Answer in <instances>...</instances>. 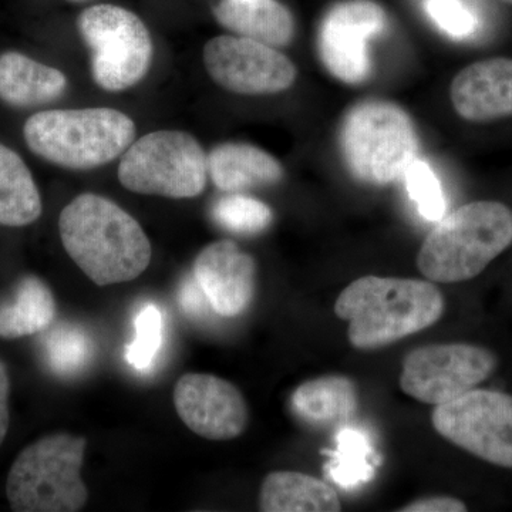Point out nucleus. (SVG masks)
I'll return each mask as SVG.
<instances>
[{
  "label": "nucleus",
  "mask_w": 512,
  "mask_h": 512,
  "mask_svg": "<svg viewBox=\"0 0 512 512\" xmlns=\"http://www.w3.org/2000/svg\"><path fill=\"white\" fill-rule=\"evenodd\" d=\"M59 232L67 255L99 286L138 278L151 262L146 232L126 210L101 195H79L63 208Z\"/></svg>",
  "instance_id": "f257e3e1"
},
{
  "label": "nucleus",
  "mask_w": 512,
  "mask_h": 512,
  "mask_svg": "<svg viewBox=\"0 0 512 512\" xmlns=\"http://www.w3.org/2000/svg\"><path fill=\"white\" fill-rule=\"evenodd\" d=\"M501 2L508 3V5H512V0H501Z\"/></svg>",
  "instance_id": "473e14b6"
},
{
  "label": "nucleus",
  "mask_w": 512,
  "mask_h": 512,
  "mask_svg": "<svg viewBox=\"0 0 512 512\" xmlns=\"http://www.w3.org/2000/svg\"><path fill=\"white\" fill-rule=\"evenodd\" d=\"M434 429L468 453L512 468V396L494 390H470L434 409Z\"/></svg>",
  "instance_id": "1a4fd4ad"
},
{
  "label": "nucleus",
  "mask_w": 512,
  "mask_h": 512,
  "mask_svg": "<svg viewBox=\"0 0 512 512\" xmlns=\"http://www.w3.org/2000/svg\"><path fill=\"white\" fill-rule=\"evenodd\" d=\"M26 144L37 157L67 170H93L126 153L136 124L109 107L46 110L23 127Z\"/></svg>",
  "instance_id": "20e7f679"
},
{
  "label": "nucleus",
  "mask_w": 512,
  "mask_h": 512,
  "mask_svg": "<svg viewBox=\"0 0 512 512\" xmlns=\"http://www.w3.org/2000/svg\"><path fill=\"white\" fill-rule=\"evenodd\" d=\"M208 156L197 138L185 131L158 130L133 141L119 165L126 190L185 200L207 187Z\"/></svg>",
  "instance_id": "0eeeda50"
},
{
  "label": "nucleus",
  "mask_w": 512,
  "mask_h": 512,
  "mask_svg": "<svg viewBox=\"0 0 512 512\" xmlns=\"http://www.w3.org/2000/svg\"><path fill=\"white\" fill-rule=\"evenodd\" d=\"M77 29L92 52L94 83L106 92L136 86L153 62V40L136 13L114 5H96L80 13Z\"/></svg>",
  "instance_id": "6e6552de"
},
{
  "label": "nucleus",
  "mask_w": 512,
  "mask_h": 512,
  "mask_svg": "<svg viewBox=\"0 0 512 512\" xmlns=\"http://www.w3.org/2000/svg\"><path fill=\"white\" fill-rule=\"evenodd\" d=\"M180 305L184 313L192 318H204L212 309L210 301L202 291L201 286L195 281L194 276L184 281L180 291Z\"/></svg>",
  "instance_id": "c85d7f7f"
},
{
  "label": "nucleus",
  "mask_w": 512,
  "mask_h": 512,
  "mask_svg": "<svg viewBox=\"0 0 512 512\" xmlns=\"http://www.w3.org/2000/svg\"><path fill=\"white\" fill-rule=\"evenodd\" d=\"M43 204L28 165L0 143V225L26 227L39 220Z\"/></svg>",
  "instance_id": "4be33fe9"
},
{
  "label": "nucleus",
  "mask_w": 512,
  "mask_h": 512,
  "mask_svg": "<svg viewBox=\"0 0 512 512\" xmlns=\"http://www.w3.org/2000/svg\"><path fill=\"white\" fill-rule=\"evenodd\" d=\"M407 191L416 202L421 217L431 222H439L446 214V198L439 178L423 160H414L403 175Z\"/></svg>",
  "instance_id": "bb28decb"
},
{
  "label": "nucleus",
  "mask_w": 512,
  "mask_h": 512,
  "mask_svg": "<svg viewBox=\"0 0 512 512\" xmlns=\"http://www.w3.org/2000/svg\"><path fill=\"white\" fill-rule=\"evenodd\" d=\"M55 316L56 301L49 286L37 276H25L12 295L0 301V338L36 335L49 328Z\"/></svg>",
  "instance_id": "412c9836"
},
{
  "label": "nucleus",
  "mask_w": 512,
  "mask_h": 512,
  "mask_svg": "<svg viewBox=\"0 0 512 512\" xmlns=\"http://www.w3.org/2000/svg\"><path fill=\"white\" fill-rule=\"evenodd\" d=\"M403 512H464L467 505L454 497H429L413 501L402 508Z\"/></svg>",
  "instance_id": "c756f323"
},
{
  "label": "nucleus",
  "mask_w": 512,
  "mask_h": 512,
  "mask_svg": "<svg viewBox=\"0 0 512 512\" xmlns=\"http://www.w3.org/2000/svg\"><path fill=\"white\" fill-rule=\"evenodd\" d=\"M342 148L357 178L389 184L416 160L417 134L402 107L384 100L363 101L343 121Z\"/></svg>",
  "instance_id": "423d86ee"
},
{
  "label": "nucleus",
  "mask_w": 512,
  "mask_h": 512,
  "mask_svg": "<svg viewBox=\"0 0 512 512\" xmlns=\"http://www.w3.org/2000/svg\"><path fill=\"white\" fill-rule=\"evenodd\" d=\"M212 218L229 232L254 235L265 231L272 224L274 214L265 202L237 192L215 202Z\"/></svg>",
  "instance_id": "393cba45"
},
{
  "label": "nucleus",
  "mask_w": 512,
  "mask_h": 512,
  "mask_svg": "<svg viewBox=\"0 0 512 512\" xmlns=\"http://www.w3.org/2000/svg\"><path fill=\"white\" fill-rule=\"evenodd\" d=\"M204 64L222 89L247 96L285 92L298 74L284 53L242 36L211 39L204 47Z\"/></svg>",
  "instance_id": "9b49d317"
},
{
  "label": "nucleus",
  "mask_w": 512,
  "mask_h": 512,
  "mask_svg": "<svg viewBox=\"0 0 512 512\" xmlns=\"http://www.w3.org/2000/svg\"><path fill=\"white\" fill-rule=\"evenodd\" d=\"M192 276L222 318L242 315L255 293L254 258L228 239L212 242L195 258Z\"/></svg>",
  "instance_id": "4468645a"
},
{
  "label": "nucleus",
  "mask_w": 512,
  "mask_h": 512,
  "mask_svg": "<svg viewBox=\"0 0 512 512\" xmlns=\"http://www.w3.org/2000/svg\"><path fill=\"white\" fill-rule=\"evenodd\" d=\"M225 29L272 47L288 46L295 36V20L276 0H221L214 9Z\"/></svg>",
  "instance_id": "a211bd4d"
},
{
  "label": "nucleus",
  "mask_w": 512,
  "mask_h": 512,
  "mask_svg": "<svg viewBox=\"0 0 512 512\" xmlns=\"http://www.w3.org/2000/svg\"><path fill=\"white\" fill-rule=\"evenodd\" d=\"M67 89L66 76L55 67L19 52L0 55V100L10 107L29 109L53 103Z\"/></svg>",
  "instance_id": "f3484780"
},
{
  "label": "nucleus",
  "mask_w": 512,
  "mask_h": 512,
  "mask_svg": "<svg viewBox=\"0 0 512 512\" xmlns=\"http://www.w3.org/2000/svg\"><path fill=\"white\" fill-rule=\"evenodd\" d=\"M47 365L57 375L72 376L89 365L93 342L84 330L72 325L53 329L45 340Z\"/></svg>",
  "instance_id": "b1692460"
},
{
  "label": "nucleus",
  "mask_w": 512,
  "mask_h": 512,
  "mask_svg": "<svg viewBox=\"0 0 512 512\" xmlns=\"http://www.w3.org/2000/svg\"><path fill=\"white\" fill-rule=\"evenodd\" d=\"M174 406L185 426L208 440H232L248 426L247 402L228 380L187 373L174 389Z\"/></svg>",
  "instance_id": "ddd939ff"
},
{
  "label": "nucleus",
  "mask_w": 512,
  "mask_h": 512,
  "mask_svg": "<svg viewBox=\"0 0 512 512\" xmlns=\"http://www.w3.org/2000/svg\"><path fill=\"white\" fill-rule=\"evenodd\" d=\"M379 461L365 431L346 427L339 431L326 471L340 487L352 490L375 477Z\"/></svg>",
  "instance_id": "5701e85b"
},
{
  "label": "nucleus",
  "mask_w": 512,
  "mask_h": 512,
  "mask_svg": "<svg viewBox=\"0 0 512 512\" xmlns=\"http://www.w3.org/2000/svg\"><path fill=\"white\" fill-rule=\"evenodd\" d=\"M264 512H338L339 495L318 478L298 471H275L265 477L259 495Z\"/></svg>",
  "instance_id": "aec40b11"
},
{
  "label": "nucleus",
  "mask_w": 512,
  "mask_h": 512,
  "mask_svg": "<svg viewBox=\"0 0 512 512\" xmlns=\"http://www.w3.org/2000/svg\"><path fill=\"white\" fill-rule=\"evenodd\" d=\"M87 440L69 433L42 437L23 448L6 481L16 512H76L89 500L82 478Z\"/></svg>",
  "instance_id": "39448f33"
},
{
  "label": "nucleus",
  "mask_w": 512,
  "mask_h": 512,
  "mask_svg": "<svg viewBox=\"0 0 512 512\" xmlns=\"http://www.w3.org/2000/svg\"><path fill=\"white\" fill-rule=\"evenodd\" d=\"M450 96L464 120L485 123L512 116V60L470 64L454 77Z\"/></svg>",
  "instance_id": "2eb2a0df"
},
{
  "label": "nucleus",
  "mask_w": 512,
  "mask_h": 512,
  "mask_svg": "<svg viewBox=\"0 0 512 512\" xmlns=\"http://www.w3.org/2000/svg\"><path fill=\"white\" fill-rule=\"evenodd\" d=\"M10 379L5 363L0 360V446L8 436L10 413H9Z\"/></svg>",
  "instance_id": "7c9ffc66"
},
{
  "label": "nucleus",
  "mask_w": 512,
  "mask_h": 512,
  "mask_svg": "<svg viewBox=\"0 0 512 512\" xmlns=\"http://www.w3.org/2000/svg\"><path fill=\"white\" fill-rule=\"evenodd\" d=\"M382 6L373 0H345L326 13L319 30V56L336 79L363 82L370 72L367 40L386 28Z\"/></svg>",
  "instance_id": "f8f14e48"
},
{
  "label": "nucleus",
  "mask_w": 512,
  "mask_h": 512,
  "mask_svg": "<svg viewBox=\"0 0 512 512\" xmlns=\"http://www.w3.org/2000/svg\"><path fill=\"white\" fill-rule=\"evenodd\" d=\"M136 338L127 346L126 360L140 372H146L153 365L163 343V315L154 303H146L137 318Z\"/></svg>",
  "instance_id": "a878e982"
},
{
  "label": "nucleus",
  "mask_w": 512,
  "mask_h": 512,
  "mask_svg": "<svg viewBox=\"0 0 512 512\" xmlns=\"http://www.w3.org/2000/svg\"><path fill=\"white\" fill-rule=\"evenodd\" d=\"M208 175L218 190L237 194L279 183L284 178V168L262 148L224 143L208 154Z\"/></svg>",
  "instance_id": "dca6fc26"
},
{
  "label": "nucleus",
  "mask_w": 512,
  "mask_h": 512,
  "mask_svg": "<svg viewBox=\"0 0 512 512\" xmlns=\"http://www.w3.org/2000/svg\"><path fill=\"white\" fill-rule=\"evenodd\" d=\"M444 298L436 285L419 279L363 276L343 289L335 303L348 320L350 345L377 349L439 322Z\"/></svg>",
  "instance_id": "f03ea898"
},
{
  "label": "nucleus",
  "mask_w": 512,
  "mask_h": 512,
  "mask_svg": "<svg viewBox=\"0 0 512 512\" xmlns=\"http://www.w3.org/2000/svg\"><path fill=\"white\" fill-rule=\"evenodd\" d=\"M292 410L296 416L316 429L342 427L355 414V383L345 376H323L309 380L292 394Z\"/></svg>",
  "instance_id": "6ab92c4d"
},
{
  "label": "nucleus",
  "mask_w": 512,
  "mask_h": 512,
  "mask_svg": "<svg viewBox=\"0 0 512 512\" xmlns=\"http://www.w3.org/2000/svg\"><path fill=\"white\" fill-rule=\"evenodd\" d=\"M69 2L80 3V2H87V0H69Z\"/></svg>",
  "instance_id": "2f4dec72"
},
{
  "label": "nucleus",
  "mask_w": 512,
  "mask_h": 512,
  "mask_svg": "<svg viewBox=\"0 0 512 512\" xmlns=\"http://www.w3.org/2000/svg\"><path fill=\"white\" fill-rule=\"evenodd\" d=\"M497 367V357L481 346L468 343L424 346L413 350L403 363L400 387L419 402H451L476 389Z\"/></svg>",
  "instance_id": "9d476101"
},
{
  "label": "nucleus",
  "mask_w": 512,
  "mask_h": 512,
  "mask_svg": "<svg viewBox=\"0 0 512 512\" xmlns=\"http://www.w3.org/2000/svg\"><path fill=\"white\" fill-rule=\"evenodd\" d=\"M512 244V211L495 201L463 205L441 218L421 245L417 265L433 282L476 278Z\"/></svg>",
  "instance_id": "7ed1b4c3"
},
{
  "label": "nucleus",
  "mask_w": 512,
  "mask_h": 512,
  "mask_svg": "<svg viewBox=\"0 0 512 512\" xmlns=\"http://www.w3.org/2000/svg\"><path fill=\"white\" fill-rule=\"evenodd\" d=\"M426 9L447 35L461 39L477 29V19L460 0H427Z\"/></svg>",
  "instance_id": "cd10ccee"
}]
</instances>
